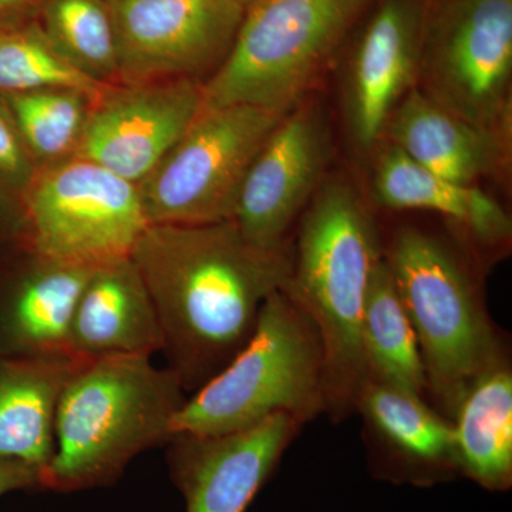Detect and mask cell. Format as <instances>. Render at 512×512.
<instances>
[{
	"label": "cell",
	"mask_w": 512,
	"mask_h": 512,
	"mask_svg": "<svg viewBox=\"0 0 512 512\" xmlns=\"http://www.w3.org/2000/svg\"><path fill=\"white\" fill-rule=\"evenodd\" d=\"M130 258L156 308L168 367L197 392L254 332L266 298L292 271L285 248L249 244L234 221L148 225Z\"/></svg>",
	"instance_id": "obj_1"
},
{
	"label": "cell",
	"mask_w": 512,
	"mask_h": 512,
	"mask_svg": "<svg viewBox=\"0 0 512 512\" xmlns=\"http://www.w3.org/2000/svg\"><path fill=\"white\" fill-rule=\"evenodd\" d=\"M187 400L180 377L151 356L83 359L57 406L45 491L109 487L144 451L167 444Z\"/></svg>",
	"instance_id": "obj_2"
},
{
	"label": "cell",
	"mask_w": 512,
	"mask_h": 512,
	"mask_svg": "<svg viewBox=\"0 0 512 512\" xmlns=\"http://www.w3.org/2000/svg\"><path fill=\"white\" fill-rule=\"evenodd\" d=\"M309 204L282 291L318 332L325 402L346 406L356 402L369 379L363 311L383 256L372 217L352 185L340 180L320 184Z\"/></svg>",
	"instance_id": "obj_3"
},
{
	"label": "cell",
	"mask_w": 512,
	"mask_h": 512,
	"mask_svg": "<svg viewBox=\"0 0 512 512\" xmlns=\"http://www.w3.org/2000/svg\"><path fill=\"white\" fill-rule=\"evenodd\" d=\"M323 396V352L308 316L278 291L261 306L254 332L173 420V434L224 436L288 413L312 416Z\"/></svg>",
	"instance_id": "obj_4"
},
{
	"label": "cell",
	"mask_w": 512,
	"mask_h": 512,
	"mask_svg": "<svg viewBox=\"0 0 512 512\" xmlns=\"http://www.w3.org/2000/svg\"><path fill=\"white\" fill-rule=\"evenodd\" d=\"M375 0H256L234 45L202 83L205 107L289 113L325 72Z\"/></svg>",
	"instance_id": "obj_5"
},
{
	"label": "cell",
	"mask_w": 512,
	"mask_h": 512,
	"mask_svg": "<svg viewBox=\"0 0 512 512\" xmlns=\"http://www.w3.org/2000/svg\"><path fill=\"white\" fill-rule=\"evenodd\" d=\"M386 261L419 342L426 382L456 409L468 387L498 365L473 285L446 245L419 229L400 231Z\"/></svg>",
	"instance_id": "obj_6"
},
{
	"label": "cell",
	"mask_w": 512,
	"mask_h": 512,
	"mask_svg": "<svg viewBox=\"0 0 512 512\" xmlns=\"http://www.w3.org/2000/svg\"><path fill=\"white\" fill-rule=\"evenodd\" d=\"M285 114L252 106L205 107L137 185L150 225L234 221L252 161Z\"/></svg>",
	"instance_id": "obj_7"
},
{
	"label": "cell",
	"mask_w": 512,
	"mask_h": 512,
	"mask_svg": "<svg viewBox=\"0 0 512 512\" xmlns=\"http://www.w3.org/2000/svg\"><path fill=\"white\" fill-rule=\"evenodd\" d=\"M23 210L26 248L74 265L128 258L150 225L136 184L80 157L37 168Z\"/></svg>",
	"instance_id": "obj_8"
},
{
	"label": "cell",
	"mask_w": 512,
	"mask_h": 512,
	"mask_svg": "<svg viewBox=\"0 0 512 512\" xmlns=\"http://www.w3.org/2000/svg\"><path fill=\"white\" fill-rule=\"evenodd\" d=\"M512 0H430L417 89L476 126L510 134Z\"/></svg>",
	"instance_id": "obj_9"
},
{
	"label": "cell",
	"mask_w": 512,
	"mask_h": 512,
	"mask_svg": "<svg viewBox=\"0 0 512 512\" xmlns=\"http://www.w3.org/2000/svg\"><path fill=\"white\" fill-rule=\"evenodd\" d=\"M238 0H114L119 83H204L234 45Z\"/></svg>",
	"instance_id": "obj_10"
},
{
	"label": "cell",
	"mask_w": 512,
	"mask_h": 512,
	"mask_svg": "<svg viewBox=\"0 0 512 512\" xmlns=\"http://www.w3.org/2000/svg\"><path fill=\"white\" fill-rule=\"evenodd\" d=\"M202 83L111 84L94 101L76 156L140 184L202 109Z\"/></svg>",
	"instance_id": "obj_11"
},
{
	"label": "cell",
	"mask_w": 512,
	"mask_h": 512,
	"mask_svg": "<svg viewBox=\"0 0 512 512\" xmlns=\"http://www.w3.org/2000/svg\"><path fill=\"white\" fill-rule=\"evenodd\" d=\"M329 157L325 114L299 103L266 138L239 191L234 222L245 241L265 251L284 248L289 227L320 187Z\"/></svg>",
	"instance_id": "obj_12"
},
{
	"label": "cell",
	"mask_w": 512,
	"mask_h": 512,
	"mask_svg": "<svg viewBox=\"0 0 512 512\" xmlns=\"http://www.w3.org/2000/svg\"><path fill=\"white\" fill-rule=\"evenodd\" d=\"M430 0H375L353 30L346 69L345 106L350 138L375 150L384 128L417 84Z\"/></svg>",
	"instance_id": "obj_13"
},
{
	"label": "cell",
	"mask_w": 512,
	"mask_h": 512,
	"mask_svg": "<svg viewBox=\"0 0 512 512\" xmlns=\"http://www.w3.org/2000/svg\"><path fill=\"white\" fill-rule=\"evenodd\" d=\"M301 420L288 413L224 436L173 434L171 478L185 512H245L274 471Z\"/></svg>",
	"instance_id": "obj_14"
},
{
	"label": "cell",
	"mask_w": 512,
	"mask_h": 512,
	"mask_svg": "<svg viewBox=\"0 0 512 512\" xmlns=\"http://www.w3.org/2000/svg\"><path fill=\"white\" fill-rule=\"evenodd\" d=\"M69 348L83 359L163 352L156 308L130 256L94 269L74 309Z\"/></svg>",
	"instance_id": "obj_15"
},
{
	"label": "cell",
	"mask_w": 512,
	"mask_h": 512,
	"mask_svg": "<svg viewBox=\"0 0 512 512\" xmlns=\"http://www.w3.org/2000/svg\"><path fill=\"white\" fill-rule=\"evenodd\" d=\"M507 136L461 119L414 87L387 121L382 141L431 173L477 185L500 170Z\"/></svg>",
	"instance_id": "obj_16"
},
{
	"label": "cell",
	"mask_w": 512,
	"mask_h": 512,
	"mask_svg": "<svg viewBox=\"0 0 512 512\" xmlns=\"http://www.w3.org/2000/svg\"><path fill=\"white\" fill-rule=\"evenodd\" d=\"M29 252L32 264L0 301V356L73 355L69 335L74 309L97 266Z\"/></svg>",
	"instance_id": "obj_17"
},
{
	"label": "cell",
	"mask_w": 512,
	"mask_h": 512,
	"mask_svg": "<svg viewBox=\"0 0 512 512\" xmlns=\"http://www.w3.org/2000/svg\"><path fill=\"white\" fill-rule=\"evenodd\" d=\"M83 357L0 356V457L45 470L55 456L57 406Z\"/></svg>",
	"instance_id": "obj_18"
},
{
	"label": "cell",
	"mask_w": 512,
	"mask_h": 512,
	"mask_svg": "<svg viewBox=\"0 0 512 512\" xmlns=\"http://www.w3.org/2000/svg\"><path fill=\"white\" fill-rule=\"evenodd\" d=\"M377 147L372 173L377 204L390 210L437 212L485 244L511 237L510 215L480 187L431 173L392 144L382 141Z\"/></svg>",
	"instance_id": "obj_19"
},
{
	"label": "cell",
	"mask_w": 512,
	"mask_h": 512,
	"mask_svg": "<svg viewBox=\"0 0 512 512\" xmlns=\"http://www.w3.org/2000/svg\"><path fill=\"white\" fill-rule=\"evenodd\" d=\"M457 466L493 490L512 477V376L497 365L468 387L457 404Z\"/></svg>",
	"instance_id": "obj_20"
},
{
	"label": "cell",
	"mask_w": 512,
	"mask_h": 512,
	"mask_svg": "<svg viewBox=\"0 0 512 512\" xmlns=\"http://www.w3.org/2000/svg\"><path fill=\"white\" fill-rule=\"evenodd\" d=\"M362 345L370 379L423 392L427 382L419 342L386 258L377 264L367 291Z\"/></svg>",
	"instance_id": "obj_21"
},
{
	"label": "cell",
	"mask_w": 512,
	"mask_h": 512,
	"mask_svg": "<svg viewBox=\"0 0 512 512\" xmlns=\"http://www.w3.org/2000/svg\"><path fill=\"white\" fill-rule=\"evenodd\" d=\"M357 402L372 426L404 456L424 463L457 464L453 424L430 410L420 394L369 377Z\"/></svg>",
	"instance_id": "obj_22"
},
{
	"label": "cell",
	"mask_w": 512,
	"mask_h": 512,
	"mask_svg": "<svg viewBox=\"0 0 512 512\" xmlns=\"http://www.w3.org/2000/svg\"><path fill=\"white\" fill-rule=\"evenodd\" d=\"M35 19L47 39L80 72L99 83L119 84L109 0H45Z\"/></svg>",
	"instance_id": "obj_23"
},
{
	"label": "cell",
	"mask_w": 512,
	"mask_h": 512,
	"mask_svg": "<svg viewBox=\"0 0 512 512\" xmlns=\"http://www.w3.org/2000/svg\"><path fill=\"white\" fill-rule=\"evenodd\" d=\"M37 168L76 156L96 99L74 89L3 94Z\"/></svg>",
	"instance_id": "obj_24"
},
{
	"label": "cell",
	"mask_w": 512,
	"mask_h": 512,
	"mask_svg": "<svg viewBox=\"0 0 512 512\" xmlns=\"http://www.w3.org/2000/svg\"><path fill=\"white\" fill-rule=\"evenodd\" d=\"M111 84L96 82L60 53L36 19L0 25V96L74 89L99 99Z\"/></svg>",
	"instance_id": "obj_25"
},
{
	"label": "cell",
	"mask_w": 512,
	"mask_h": 512,
	"mask_svg": "<svg viewBox=\"0 0 512 512\" xmlns=\"http://www.w3.org/2000/svg\"><path fill=\"white\" fill-rule=\"evenodd\" d=\"M36 171L35 161L20 136L15 119L0 97V181L25 191Z\"/></svg>",
	"instance_id": "obj_26"
},
{
	"label": "cell",
	"mask_w": 512,
	"mask_h": 512,
	"mask_svg": "<svg viewBox=\"0 0 512 512\" xmlns=\"http://www.w3.org/2000/svg\"><path fill=\"white\" fill-rule=\"evenodd\" d=\"M15 491H45V470L25 461L0 457V497Z\"/></svg>",
	"instance_id": "obj_27"
},
{
	"label": "cell",
	"mask_w": 512,
	"mask_h": 512,
	"mask_svg": "<svg viewBox=\"0 0 512 512\" xmlns=\"http://www.w3.org/2000/svg\"><path fill=\"white\" fill-rule=\"evenodd\" d=\"M45 0H0V25L36 18Z\"/></svg>",
	"instance_id": "obj_28"
},
{
	"label": "cell",
	"mask_w": 512,
	"mask_h": 512,
	"mask_svg": "<svg viewBox=\"0 0 512 512\" xmlns=\"http://www.w3.org/2000/svg\"><path fill=\"white\" fill-rule=\"evenodd\" d=\"M241 5H244L245 8H248L249 5H252V3L256 2V0H238Z\"/></svg>",
	"instance_id": "obj_29"
},
{
	"label": "cell",
	"mask_w": 512,
	"mask_h": 512,
	"mask_svg": "<svg viewBox=\"0 0 512 512\" xmlns=\"http://www.w3.org/2000/svg\"><path fill=\"white\" fill-rule=\"evenodd\" d=\"M109 2H110V3H111V2H114V0H109Z\"/></svg>",
	"instance_id": "obj_30"
}]
</instances>
